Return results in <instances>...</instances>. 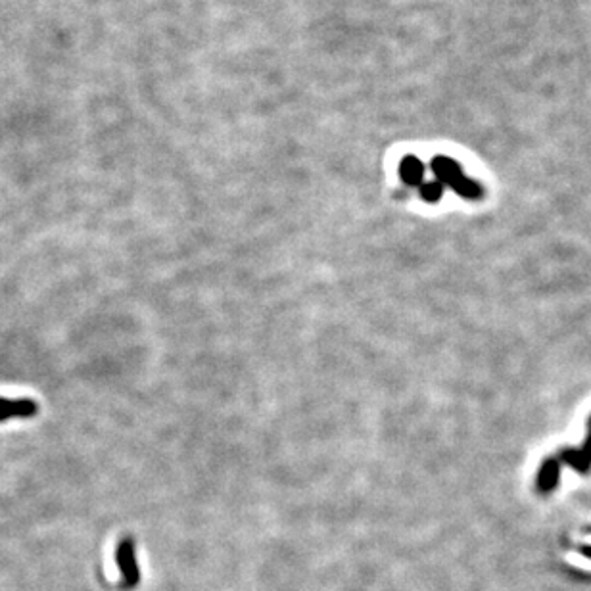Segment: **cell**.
Masks as SVG:
<instances>
[{"instance_id":"1","label":"cell","mask_w":591,"mask_h":591,"mask_svg":"<svg viewBox=\"0 0 591 591\" xmlns=\"http://www.w3.org/2000/svg\"><path fill=\"white\" fill-rule=\"evenodd\" d=\"M430 167H432V171H434V175L437 177L440 183L449 184L453 190L457 192V194H461V196H465V198H478V196L482 194L480 186L463 175L459 165L453 160H447V158H442V156H440L436 160H432V165H430Z\"/></svg>"},{"instance_id":"2","label":"cell","mask_w":591,"mask_h":591,"mask_svg":"<svg viewBox=\"0 0 591 591\" xmlns=\"http://www.w3.org/2000/svg\"><path fill=\"white\" fill-rule=\"evenodd\" d=\"M115 560H117V567H119V572H121L123 588H127V590L137 588L138 582H140V570H138L137 564L133 537H123L121 541H119L117 551H115Z\"/></svg>"},{"instance_id":"3","label":"cell","mask_w":591,"mask_h":591,"mask_svg":"<svg viewBox=\"0 0 591 591\" xmlns=\"http://www.w3.org/2000/svg\"><path fill=\"white\" fill-rule=\"evenodd\" d=\"M38 407L35 401L31 399H4L0 398V422L6 421L10 417H22V419H27V417H33L37 414Z\"/></svg>"},{"instance_id":"4","label":"cell","mask_w":591,"mask_h":591,"mask_svg":"<svg viewBox=\"0 0 591 591\" xmlns=\"http://www.w3.org/2000/svg\"><path fill=\"white\" fill-rule=\"evenodd\" d=\"M422 177H424V167L421 160H417L414 156H407L399 163V179L409 186H421Z\"/></svg>"},{"instance_id":"5","label":"cell","mask_w":591,"mask_h":591,"mask_svg":"<svg viewBox=\"0 0 591 591\" xmlns=\"http://www.w3.org/2000/svg\"><path fill=\"white\" fill-rule=\"evenodd\" d=\"M419 194H421V198L424 200V202L434 204V202H437V200L442 198V194H444V184L440 183V181L422 183L421 186H419Z\"/></svg>"},{"instance_id":"6","label":"cell","mask_w":591,"mask_h":591,"mask_svg":"<svg viewBox=\"0 0 591 591\" xmlns=\"http://www.w3.org/2000/svg\"><path fill=\"white\" fill-rule=\"evenodd\" d=\"M557 476H559V467L555 461H547L544 467V472H539V488L544 490H551L555 482H557Z\"/></svg>"}]
</instances>
